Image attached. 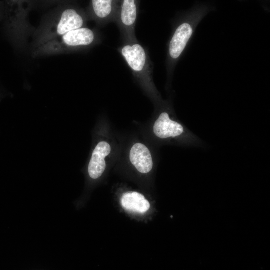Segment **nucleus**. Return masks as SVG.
I'll list each match as a JSON object with an SVG mask.
<instances>
[{"label": "nucleus", "mask_w": 270, "mask_h": 270, "mask_svg": "<svg viewBox=\"0 0 270 270\" xmlns=\"http://www.w3.org/2000/svg\"><path fill=\"white\" fill-rule=\"evenodd\" d=\"M84 24L82 18L72 9L64 10L58 26L59 34H65L69 32L82 28Z\"/></svg>", "instance_id": "nucleus-9"}, {"label": "nucleus", "mask_w": 270, "mask_h": 270, "mask_svg": "<svg viewBox=\"0 0 270 270\" xmlns=\"http://www.w3.org/2000/svg\"><path fill=\"white\" fill-rule=\"evenodd\" d=\"M122 207L126 211L137 214H144L150 208L149 201L142 194L137 192H128L120 198Z\"/></svg>", "instance_id": "nucleus-7"}, {"label": "nucleus", "mask_w": 270, "mask_h": 270, "mask_svg": "<svg viewBox=\"0 0 270 270\" xmlns=\"http://www.w3.org/2000/svg\"><path fill=\"white\" fill-rule=\"evenodd\" d=\"M111 152V146L106 142H100L96 146L88 164V172L92 179L100 178L106 168L105 158Z\"/></svg>", "instance_id": "nucleus-5"}, {"label": "nucleus", "mask_w": 270, "mask_h": 270, "mask_svg": "<svg viewBox=\"0 0 270 270\" xmlns=\"http://www.w3.org/2000/svg\"><path fill=\"white\" fill-rule=\"evenodd\" d=\"M153 132L156 136L161 139L176 138L185 132L184 126L172 120L167 112H162L156 120Z\"/></svg>", "instance_id": "nucleus-4"}, {"label": "nucleus", "mask_w": 270, "mask_h": 270, "mask_svg": "<svg viewBox=\"0 0 270 270\" xmlns=\"http://www.w3.org/2000/svg\"><path fill=\"white\" fill-rule=\"evenodd\" d=\"M120 51L136 78L152 83V62L142 45L136 42H130L123 46Z\"/></svg>", "instance_id": "nucleus-2"}, {"label": "nucleus", "mask_w": 270, "mask_h": 270, "mask_svg": "<svg viewBox=\"0 0 270 270\" xmlns=\"http://www.w3.org/2000/svg\"><path fill=\"white\" fill-rule=\"evenodd\" d=\"M94 40V34L90 29L80 28L72 30L63 36V40L69 46H88Z\"/></svg>", "instance_id": "nucleus-8"}, {"label": "nucleus", "mask_w": 270, "mask_h": 270, "mask_svg": "<svg viewBox=\"0 0 270 270\" xmlns=\"http://www.w3.org/2000/svg\"><path fill=\"white\" fill-rule=\"evenodd\" d=\"M138 12V2L134 0L122 1L118 15V22L121 30L128 42L135 41L134 30Z\"/></svg>", "instance_id": "nucleus-3"}, {"label": "nucleus", "mask_w": 270, "mask_h": 270, "mask_svg": "<svg viewBox=\"0 0 270 270\" xmlns=\"http://www.w3.org/2000/svg\"><path fill=\"white\" fill-rule=\"evenodd\" d=\"M214 9L208 4L196 2L178 18L168 44L166 66L170 76L192 40L197 26Z\"/></svg>", "instance_id": "nucleus-1"}, {"label": "nucleus", "mask_w": 270, "mask_h": 270, "mask_svg": "<svg viewBox=\"0 0 270 270\" xmlns=\"http://www.w3.org/2000/svg\"><path fill=\"white\" fill-rule=\"evenodd\" d=\"M116 2L112 0H93L92 6L96 16L107 21L112 18L116 10Z\"/></svg>", "instance_id": "nucleus-10"}, {"label": "nucleus", "mask_w": 270, "mask_h": 270, "mask_svg": "<svg viewBox=\"0 0 270 270\" xmlns=\"http://www.w3.org/2000/svg\"><path fill=\"white\" fill-rule=\"evenodd\" d=\"M130 160L140 173L150 172L153 168V160L149 149L142 143H136L131 148Z\"/></svg>", "instance_id": "nucleus-6"}]
</instances>
